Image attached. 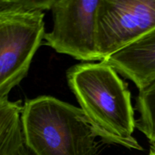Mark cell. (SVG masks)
I'll return each mask as SVG.
<instances>
[{"mask_svg":"<svg viewBox=\"0 0 155 155\" xmlns=\"http://www.w3.org/2000/svg\"><path fill=\"white\" fill-rule=\"evenodd\" d=\"M67 80L98 137L107 144L142 151L133 137L136 120L127 83L107 62H83L67 71Z\"/></svg>","mask_w":155,"mask_h":155,"instance_id":"1","label":"cell"},{"mask_svg":"<svg viewBox=\"0 0 155 155\" xmlns=\"http://www.w3.org/2000/svg\"><path fill=\"white\" fill-rule=\"evenodd\" d=\"M21 124L33 155H98V136L83 110L54 97L26 100Z\"/></svg>","mask_w":155,"mask_h":155,"instance_id":"2","label":"cell"},{"mask_svg":"<svg viewBox=\"0 0 155 155\" xmlns=\"http://www.w3.org/2000/svg\"><path fill=\"white\" fill-rule=\"evenodd\" d=\"M43 12L0 14V98L27 77L45 35Z\"/></svg>","mask_w":155,"mask_h":155,"instance_id":"3","label":"cell"},{"mask_svg":"<svg viewBox=\"0 0 155 155\" xmlns=\"http://www.w3.org/2000/svg\"><path fill=\"white\" fill-rule=\"evenodd\" d=\"M100 0H53L52 28L45 45L82 61L101 59L96 44L97 11Z\"/></svg>","mask_w":155,"mask_h":155,"instance_id":"4","label":"cell"},{"mask_svg":"<svg viewBox=\"0 0 155 155\" xmlns=\"http://www.w3.org/2000/svg\"><path fill=\"white\" fill-rule=\"evenodd\" d=\"M155 30V0H100L96 44L104 61Z\"/></svg>","mask_w":155,"mask_h":155,"instance_id":"5","label":"cell"},{"mask_svg":"<svg viewBox=\"0 0 155 155\" xmlns=\"http://www.w3.org/2000/svg\"><path fill=\"white\" fill-rule=\"evenodd\" d=\"M139 90L155 80V30L104 61Z\"/></svg>","mask_w":155,"mask_h":155,"instance_id":"6","label":"cell"},{"mask_svg":"<svg viewBox=\"0 0 155 155\" xmlns=\"http://www.w3.org/2000/svg\"><path fill=\"white\" fill-rule=\"evenodd\" d=\"M21 101L0 98V155H14L24 143Z\"/></svg>","mask_w":155,"mask_h":155,"instance_id":"7","label":"cell"},{"mask_svg":"<svg viewBox=\"0 0 155 155\" xmlns=\"http://www.w3.org/2000/svg\"><path fill=\"white\" fill-rule=\"evenodd\" d=\"M136 109L139 114L136 128L151 144L155 143V80L139 90Z\"/></svg>","mask_w":155,"mask_h":155,"instance_id":"8","label":"cell"},{"mask_svg":"<svg viewBox=\"0 0 155 155\" xmlns=\"http://www.w3.org/2000/svg\"><path fill=\"white\" fill-rule=\"evenodd\" d=\"M53 0H0V14L45 12L50 10Z\"/></svg>","mask_w":155,"mask_h":155,"instance_id":"9","label":"cell"},{"mask_svg":"<svg viewBox=\"0 0 155 155\" xmlns=\"http://www.w3.org/2000/svg\"><path fill=\"white\" fill-rule=\"evenodd\" d=\"M14 155H33V154L29 151L28 148L26 147V145L24 143Z\"/></svg>","mask_w":155,"mask_h":155,"instance_id":"10","label":"cell"},{"mask_svg":"<svg viewBox=\"0 0 155 155\" xmlns=\"http://www.w3.org/2000/svg\"><path fill=\"white\" fill-rule=\"evenodd\" d=\"M149 155H155V143L151 144V146L150 148Z\"/></svg>","mask_w":155,"mask_h":155,"instance_id":"11","label":"cell"}]
</instances>
